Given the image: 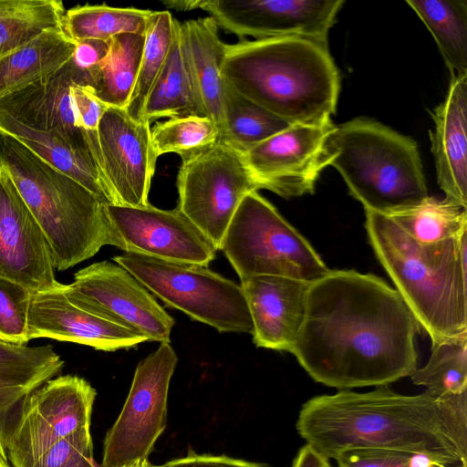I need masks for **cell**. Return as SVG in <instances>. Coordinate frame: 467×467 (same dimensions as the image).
Segmentation results:
<instances>
[{"mask_svg":"<svg viewBox=\"0 0 467 467\" xmlns=\"http://www.w3.org/2000/svg\"><path fill=\"white\" fill-rule=\"evenodd\" d=\"M291 125L226 83L224 125L220 140L227 145L244 153Z\"/></svg>","mask_w":467,"mask_h":467,"instance_id":"cell-31","label":"cell"},{"mask_svg":"<svg viewBox=\"0 0 467 467\" xmlns=\"http://www.w3.org/2000/svg\"><path fill=\"white\" fill-rule=\"evenodd\" d=\"M113 261L166 306L219 332L252 334L253 321L241 285L206 265L131 253L116 255Z\"/></svg>","mask_w":467,"mask_h":467,"instance_id":"cell-8","label":"cell"},{"mask_svg":"<svg viewBox=\"0 0 467 467\" xmlns=\"http://www.w3.org/2000/svg\"><path fill=\"white\" fill-rule=\"evenodd\" d=\"M296 430L327 461L347 449L371 447L423 454L444 465L467 462V391L408 396L388 385L343 389L307 400Z\"/></svg>","mask_w":467,"mask_h":467,"instance_id":"cell-2","label":"cell"},{"mask_svg":"<svg viewBox=\"0 0 467 467\" xmlns=\"http://www.w3.org/2000/svg\"><path fill=\"white\" fill-rule=\"evenodd\" d=\"M175 18L169 11H152L147 22L139 75L126 111L141 119L148 94L160 73L174 34Z\"/></svg>","mask_w":467,"mask_h":467,"instance_id":"cell-33","label":"cell"},{"mask_svg":"<svg viewBox=\"0 0 467 467\" xmlns=\"http://www.w3.org/2000/svg\"><path fill=\"white\" fill-rule=\"evenodd\" d=\"M220 250L241 282L275 275L313 283L330 271L309 242L257 191L241 202Z\"/></svg>","mask_w":467,"mask_h":467,"instance_id":"cell-7","label":"cell"},{"mask_svg":"<svg viewBox=\"0 0 467 467\" xmlns=\"http://www.w3.org/2000/svg\"><path fill=\"white\" fill-rule=\"evenodd\" d=\"M386 216L421 244L440 243L467 231L466 209L430 196L415 207Z\"/></svg>","mask_w":467,"mask_h":467,"instance_id":"cell-32","label":"cell"},{"mask_svg":"<svg viewBox=\"0 0 467 467\" xmlns=\"http://www.w3.org/2000/svg\"><path fill=\"white\" fill-rule=\"evenodd\" d=\"M413 453L384 448H351L335 460L337 467H410Z\"/></svg>","mask_w":467,"mask_h":467,"instance_id":"cell-38","label":"cell"},{"mask_svg":"<svg viewBox=\"0 0 467 467\" xmlns=\"http://www.w3.org/2000/svg\"><path fill=\"white\" fill-rule=\"evenodd\" d=\"M327 148L328 165L365 211L389 215L429 198L417 143L408 136L358 118L335 126Z\"/></svg>","mask_w":467,"mask_h":467,"instance_id":"cell-6","label":"cell"},{"mask_svg":"<svg viewBox=\"0 0 467 467\" xmlns=\"http://www.w3.org/2000/svg\"><path fill=\"white\" fill-rule=\"evenodd\" d=\"M365 214L375 254L432 345L467 337V231L421 244L388 216Z\"/></svg>","mask_w":467,"mask_h":467,"instance_id":"cell-4","label":"cell"},{"mask_svg":"<svg viewBox=\"0 0 467 467\" xmlns=\"http://www.w3.org/2000/svg\"><path fill=\"white\" fill-rule=\"evenodd\" d=\"M0 167L44 232L55 269L67 270L112 245L106 204L78 182L0 132Z\"/></svg>","mask_w":467,"mask_h":467,"instance_id":"cell-5","label":"cell"},{"mask_svg":"<svg viewBox=\"0 0 467 467\" xmlns=\"http://www.w3.org/2000/svg\"><path fill=\"white\" fill-rule=\"evenodd\" d=\"M222 74L238 93L290 124H325L336 111L340 78L327 42L240 38L225 45Z\"/></svg>","mask_w":467,"mask_h":467,"instance_id":"cell-3","label":"cell"},{"mask_svg":"<svg viewBox=\"0 0 467 467\" xmlns=\"http://www.w3.org/2000/svg\"><path fill=\"white\" fill-rule=\"evenodd\" d=\"M177 188L178 207L217 250L243 199L259 190L243 153L221 140L182 159Z\"/></svg>","mask_w":467,"mask_h":467,"instance_id":"cell-9","label":"cell"},{"mask_svg":"<svg viewBox=\"0 0 467 467\" xmlns=\"http://www.w3.org/2000/svg\"><path fill=\"white\" fill-rule=\"evenodd\" d=\"M158 155L176 153L186 158L215 143L221 138L217 125L208 117L188 116L157 122L150 129Z\"/></svg>","mask_w":467,"mask_h":467,"instance_id":"cell-35","label":"cell"},{"mask_svg":"<svg viewBox=\"0 0 467 467\" xmlns=\"http://www.w3.org/2000/svg\"><path fill=\"white\" fill-rule=\"evenodd\" d=\"M76 47L63 27L55 28L0 57V99L61 68L72 58Z\"/></svg>","mask_w":467,"mask_h":467,"instance_id":"cell-25","label":"cell"},{"mask_svg":"<svg viewBox=\"0 0 467 467\" xmlns=\"http://www.w3.org/2000/svg\"><path fill=\"white\" fill-rule=\"evenodd\" d=\"M60 0H0V57L62 27Z\"/></svg>","mask_w":467,"mask_h":467,"instance_id":"cell-30","label":"cell"},{"mask_svg":"<svg viewBox=\"0 0 467 467\" xmlns=\"http://www.w3.org/2000/svg\"><path fill=\"white\" fill-rule=\"evenodd\" d=\"M62 292L74 306L148 341L171 343L174 319L143 285L116 263L104 260L78 270Z\"/></svg>","mask_w":467,"mask_h":467,"instance_id":"cell-12","label":"cell"},{"mask_svg":"<svg viewBox=\"0 0 467 467\" xmlns=\"http://www.w3.org/2000/svg\"><path fill=\"white\" fill-rule=\"evenodd\" d=\"M96 389L75 375L50 379L34 390L11 424L5 440L13 467H30L56 442L90 429Z\"/></svg>","mask_w":467,"mask_h":467,"instance_id":"cell-10","label":"cell"},{"mask_svg":"<svg viewBox=\"0 0 467 467\" xmlns=\"http://www.w3.org/2000/svg\"><path fill=\"white\" fill-rule=\"evenodd\" d=\"M428 467H446L444 464L438 462H432Z\"/></svg>","mask_w":467,"mask_h":467,"instance_id":"cell-44","label":"cell"},{"mask_svg":"<svg viewBox=\"0 0 467 467\" xmlns=\"http://www.w3.org/2000/svg\"><path fill=\"white\" fill-rule=\"evenodd\" d=\"M152 11L106 4L76 5L66 10L62 27L74 42L109 41L122 33L145 34Z\"/></svg>","mask_w":467,"mask_h":467,"instance_id":"cell-29","label":"cell"},{"mask_svg":"<svg viewBox=\"0 0 467 467\" xmlns=\"http://www.w3.org/2000/svg\"><path fill=\"white\" fill-rule=\"evenodd\" d=\"M332 121L321 125L293 124L243 153L259 189L283 198L312 193L328 165L327 139Z\"/></svg>","mask_w":467,"mask_h":467,"instance_id":"cell-16","label":"cell"},{"mask_svg":"<svg viewBox=\"0 0 467 467\" xmlns=\"http://www.w3.org/2000/svg\"><path fill=\"white\" fill-rule=\"evenodd\" d=\"M88 454H93L90 429L61 439L42 453L30 467H70Z\"/></svg>","mask_w":467,"mask_h":467,"instance_id":"cell-37","label":"cell"},{"mask_svg":"<svg viewBox=\"0 0 467 467\" xmlns=\"http://www.w3.org/2000/svg\"><path fill=\"white\" fill-rule=\"evenodd\" d=\"M436 396L467 391V337L433 344L427 364L410 376Z\"/></svg>","mask_w":467,"mask_h":467,"instance_id":"cell-34","label":"cell"},{"mask_svg":"<svg viewBox=\"0 0 467 467\" xmlns=\"http://www.w3.org/2000/svg\"><path fill=\"white\" fill-rule=\"evenodd\" d=\"M70 467H99L96 463L93 454H88L80 458L76 463Z\"/></svg>","mask_w":467,"mask_h":467,"instance_id":"cell-42","label":"cell"},{"mask_svg":"<svg viewBox=\"0 0 467 467\" xmlns=\"http://www.w3.org/2000/svg\"><path fill=\"white\" fill-rule=\"evenodd\" d=\"M109 47V40H84L77 43L71 59L79 69L89 75L90 84L93 75L107 56Z\"/></svg>","mask_w":467,"mask_h":467,"instance_id":"cell-39","label":"cell"},{"mask_svg":"<svg viewBox=\"0 0 467 467\" xmlns=\"http://www.w3.org/2000/svg\"><path fill=\"white\" fill-rule=\"evenodd\" d=\"M324 467H332V466L328 463V461H327L324 464Z\"/></svg>","mask_w":467,"mask_h":467,"instance_id":"cell-47","label":"cell"},{"mask_svg":"<svg viewBox=\"0 0 467 467\" xmlns=\"http://www.w3.org/2000/svg\"><path fill=\"white\" fill-rule=\"evenodd\" d=\"M112 245L160 260L208 265L217 248L180 210L107 205Z\"/></svg>","mask_w":467,"mask_h":467,"instance_id":"cell-15","label":"cell"},{"mask_svg":"<svg viewBox=\"0 0 467 467\" xmlns=\"http://www.w3.org/2000/svg\"><path fill=\"white\" fill-rule=\"evenodd\" d=\"M0 277L33 293L61 289L48 241L8 173L0 167Z\"/></svg>","mask_w":467,"mask_h":467,"instance_id":"cell-18","label":"cell"},{"mask_svg":"<svg viewBox=\"0 0 467 467\" xmlns=\"http://www.w3.org/2000/svg\"><path fill=\"white\" fill-rule=\"evenodd\" d=\"M98 134L104 177L118 204H150L148 196L158 159L150 123L132 118L125 109L108 106Z\"/></svg>","mask_w":467,"mask_h":467,"instance_id":"cell-17","label":"cell"},{"mask_svg":"<svg viewBox=\"0 0 467 467\" xmlns=\"http://www.w3.org/2000/svg\"><path fill=\"white\" fill-rule=\"evenodd\" d=\"M163 4L179 10L202 9L227 33L255 39L300 36L327 42L342 0H195Z\"/></svg>","mask_w":467,"mask_h":467,"instance_id":"cell-13","label":"cell"},{"mask_svg":"<svg viewBox=\"0 0 467 467\" xmlns=\"http://www.w3.org/2000/svg\"><path fill=\"white\" fill-rule=\"evenodd\" d=\"M0 467H11L9 464H5L0 462Z\"/></svg>","mask_w":467,"mask_h":467,"instance_id":"cell-46","label":"cell"},{"mask_svg":"<svg viewBox=\"0 0 467 467\" xmlns=\"http://www.w3.org/2000/svg\"><path fill=\"white\" fill-rule=\"evenodd\" d=\"M33 292L22 285L0 277V340L26 346L28 313Z\"/></svg>","mask_w":467,"mask_h":467,"instance_id":"cell-36","label":"cell"},{"mask_svg":"<svg viewBox=\"0 0 467 467\" xmlns=\"http://www.w3.org/2000/svg\"><path fill=\"white\" fill-rule=\"evenodd\" d=\"M150 462L148 459L138 460L132 463L124 465L122 467H150Z\"/></svg>","mask_w":467,"mask_h":467,"instance_id":"cell-43","label":"cell"},{"mask_svg":"<svg viewBox=\"0 0 467 467\" xmlns=\"http://www.w3.org/2000/svg\"><path fill=\"white\" fill-rule=\"evenodd\" d=\"M326 462V459L306 444L299 450L292 467H324Z\"/></svg>","mask_w":467,"mask_h":467,"instance_id":"cell-41","label":"cell"},{"mask_svg":"<svg viewBox=\"0 0 467 467\" xmlns=\"http://www.w3.org/2000/svg\"><path fill=\"white\" fill-rule=\"evenodd\" d=\"M89 86V75L70 59L58 70L1 98L0 111L29 128L64 139L92 162L108 185L101 154L82 123L80 95L83 87Z\"/></svg>","mask_w":467,"mask_h":467,"instance_id":"cell-14","label":"cell"},{"mask_svg":"<svg viewBox=\"0 0 467 467\" xmlns=\"http://www.w3.org/2000/svg\"><path fill=\"white\" fill-rule=\"evenodd\" d=\"M145 34L122 33L109 40L89 90L107 106L126 109L139 75Z\"/></svg>","mask_w":467,"mask_h":467,"instance_id":"cell-27","label":"cell"},{"mask_svg":"<svg viewBox=\"0 0 467 467\" xmlns=\"http://www.w3.org/2000/svg\"><path fill=\"white\" fill-rule=\"evenodd\" d=\"M62 288L33 293L27 320L30 340L49 337L104 351L130 348L148 341L141 335L74 306Z\"/></svg>","mask_w":467,"mask_h":467,"instance_id":"cell-20","label":"cell"},{"mask_svg":"<svg viewBox=\"0 0 467 467\" xmlns=\"http://www.w3.org/2000/svg\"><path fill=\"white\" fill-rule=\"evenodd\" d=\"M64 360L51 345L27 347L0 340V462L8 463L7 432L26 398L59 373Z\"/></svg>","mask_w":467,"mask_h":467,"instance_id":"cell-22","label":"cell"},{"mask_svg":"<svg viewBox=\"0 0 467 467\" xmlns=\"http://www.w3.org/2000/svg\"><path fill=\"white\" fill-rule=\"evenodd\" d=\"M0 132L8 134L99 197L106 205L118 204L92 162L64 139L29 128L0 111Z\"/></svg>","mask_w":467,"mask_h":467,"instance_id":"cell-24","label":"cell"},{"mask_svg":"<svg viewBox=\"0 0 467 467\" xmlns=\"http://www.w3.org/2000/svg\"><path fill=\"white\" fill-rule=\"evenodd\" d=\"M310 284L275 275L241 282L256 347L292 353L304 322Z\"/></svg>","mask_w":467,"mask_h":467,"instance_id":"cell-19","label":"cell"},{"mask_svg":"<svg viewBox=\"0 0 467 467\" xmlns=\"http://www.w3.org/2000/svg\"><path fill=\"white\" fill-rule=\"evenodd\" d=\"M419 327L399 292L381 278L330 270L309 285L292 354L325 386H384L417 368Z\"/></svg>","mask_w":467,"mask_h":467,"instance_id":"cell-1","label":"cell"},{"mask_svg":"<svg viewBox=\"0 0 467 467\" xmlns=\"http://www.w3.org/2000/svg\"><path fill=\"white\" fill-rule=\"evenodd\" d=\"M456 467H467V462H460V464Z\"/></svg>","mask_w":467,"mask_h":467,"instance_id":"cell-45","label":"cell"},{"mask_svg":"<svg viewBox=\"0 0 467 467\" xmlns=\"http://www.w3.org/2000/svg\"><path fill=\"white\" fill-rule=\"evenodd\" d=\"M437 181L447 202L467 208V75L451 76L446 99L431 113Z\"/></svg>","mask_w":467,"mask_h":467,"instance_id":"cell-21","label":"cell"},{"mask_svg":"<svg viewBox=\"0 0 467 467\" xmlns=\"http://www.w3.org/2000/svg\"><path fill=\"white\" fill-rule=\"evenodd\" d=\"M180 41L198 104L222 133L226 90L222 67L226 44L219 37L215 20L205 16L181 23Z\"/></svg>","mask_w":467,"mask_h":467,"instance_id":"cell-23","label":"cell"},{"mask_svg":"<svg viewBox=\"0 0 467 467\" xmlns=\"http://www.w3.org/2000/svg\"><path fill=\"white\" fill-rule=\"evenodd\" d=\"M427 26L451 76L467 75V1L408 0Z\"/></svg>","mask_w":467,"mask_h":467,"instance_id":"cell-28","label":"cell"},{"mask_svg":"<svg viewBox=\"0 0 467 467\" xmlns=\"http://www.w3.org/2000/svg\"><path fill=\"white\" fill-rule=\"evenodd\" d=\"M178 357L171 343L140 361L125 404L104 440L101 467L148 459L166 427L167 400Z\"/></svg>","mask_w":467,"mask_h":467,"instance_id":"cell-11","label":"cell"},{"mask_svg":"<svg viewBox=\"0 0 467 467\" xmlns=\"http://www.w3.org/2000/svg\"><path fill=\"white\" fill-rule=\"evenodd\" d=\"M180 25L175 19L171 48L143 108L141 119L150 124L161 118L206 117L196 99L183 58Z\"/></svg>","mask_w":467,"mask_h":467,"instance_id":"cell-26","label":"cell"},{"mask_svg":"<svg viewBox=\"0 0 467 467\" xmlns=\"http://www.w3.org/2000/svg\"><path fill=\"white\" fill-rule=\"evenodd\" d=\"M150 467H266L265 465L234 459L224 455H198L190 453L188 456L171 460L161 465L150 464Z\"/></svg>","mask_w":467,"mask_h":467,"instance_id":"cell-40","label":"cell"}]
</instances>
